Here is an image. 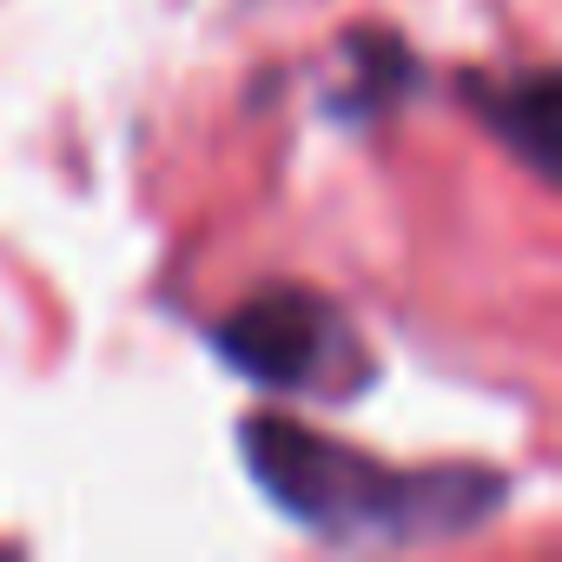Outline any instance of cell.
<instances>
[{"mask_svg": "<svg viewBox=\"0 0 562 562\" xmlns=\"http://www.w3.org/2000/svg\"><path fill=\"white\" fill-rule=\"evenodd\" d=\"M345 60L358 67V87H351V100H338V120H378V113L397 106V100L411 93V80H417L411 47L391 41V34H378V27H358V34L345 41Z\"/></svg>", "mask_w": 562, "mask_h": 562, "instance_id": "277c9868", "label": "cell"}, {"mask_svg": "<svg viewBox=\"0 0 562 562\" xmlns=\"http://www.w3.org/2000/svg\"><path fill=\"white\" fill-rule=\"evenodd\" d=\"M218 358L271 397H351L371 378L358 325L312 285H265L212 331Z\"/></svg>", "mask_w": 562, "mask_h": 562, "instance_id": "7a4b0ae2", "label": "cell"}, {"mask_svg": "<svg viewBox=\"0 0 562 562\" xmlns=\"http://www.w3.org/2000/svg\"><path fill=\"white\" fill-rule=\"evenodd\" d=\"M245 470L292 522L331 542H450L483 529L509 476L483 463H384L358 443H338L299 417H251L245 424Z\"/></svg>", "mask_w": 562, "mask_h": 562, "instance_id": "6da1fadb", "label": "cell"}, {"mask_svg": "<svg viewBox=\"0 0 562 562\" xmlns=\"http://www.w3.org/2000/svg\"><path fill=\"white\" fill-rule=\"evenodd\" d=\"M463 93L476 106V120L542 179L555 186V106H562V80L549 67L529 74H463Z\"/></svg>", "mask_w": 562, "mask_h": 562, "instance_id": "3957f363", "label": "cell"}]
</instances>
